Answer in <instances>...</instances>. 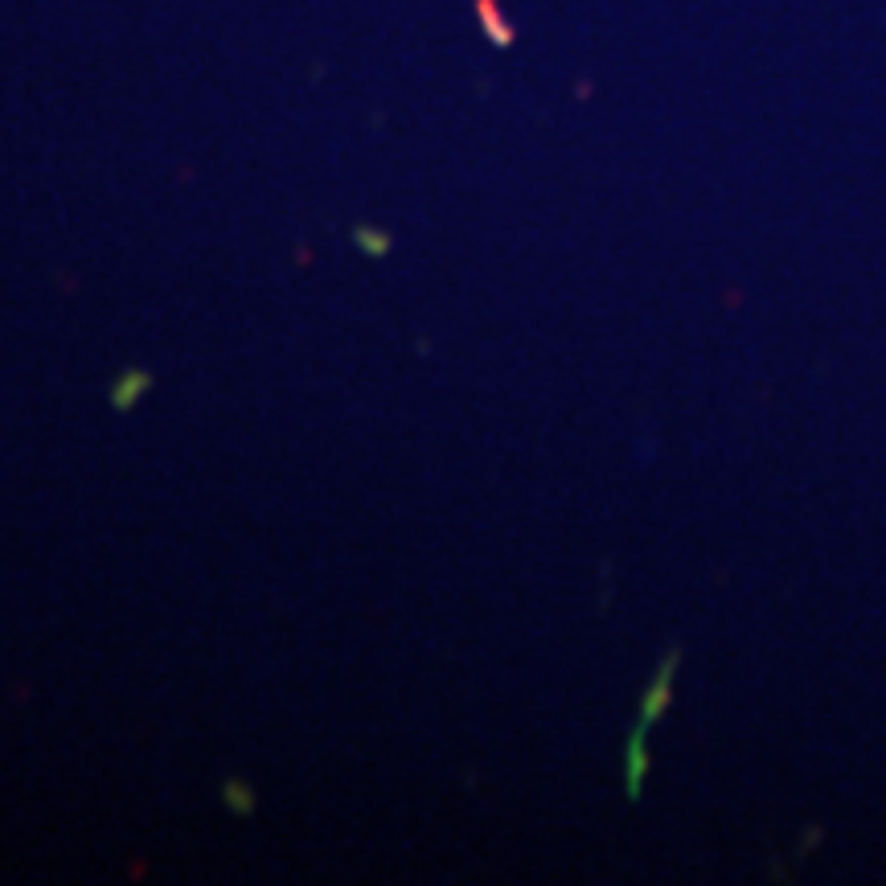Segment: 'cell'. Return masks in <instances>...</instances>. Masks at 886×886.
<instances>
[{"instance_id":"1","label":"cell","mask_w":886,"mask_h":886,"mask_svg":"<svg viewBox=\"0 0 886 886\" xmlns=\"http://www.w3.org/2000/svg\"><path fill=\"white\" fill-rule=\"evenodd\" d=\"M357 243H370V247H366L370 255H386V238H370V234H357Z\"/></svg>"}]
</instances>
